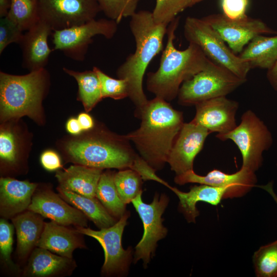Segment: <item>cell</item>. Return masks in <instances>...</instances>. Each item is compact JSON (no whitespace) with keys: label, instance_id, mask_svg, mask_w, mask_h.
<instances>
[{"label":"cell","instance_id":"obj_27","mask_svg":"<svg viewBox=\"0 0 277 277\" xmlns=\"http://www.w3.org/2000/svg\"><path fill=\"white\" fill-rule=\"evenodd\" d=\"M63 71L76 81L78 86V99L82 102L88 112L103 98L101 84L96 72L93 70L77 71L63 68Z\"/></svg>","mask_w":277,"mask_h":277},{"label":"cell","instance_id":"obj_1","mask_svg":"<svg viewBox=\"0 0 277 277\" xmlns=\"http://www.w3.org/2000/svg\"><path fill=\"white\" fill-rule=\"evenodd\" d=\"M140 127L126 134L141 157L155 171L168 159L183 124V114L167 101L156 97L148 101L139 117Z\"/></svg>","mask_w":277,"mask_h":277},{"label":"cell","instance_id":"obj_2","mask_svg":"<svg viewBox=\"0 0 277 277\" xmlns=\"http://www.w3.org/2000/svg\"><path fill=\"white\" fill-rule=\"evenodd\" d=\"M130 17L129 27L135 50L119 66L116 75L127 81L128 97L135 106V116L139 118L148 102L143 88V77L149 64L163 48L168 25L155 22L152 13L148 11L136 12Z\"/></svg>","mask_w":277,"mask_h":277},{"label":"cell","instance_id":"obj_28","mask_svg":"<svg viewBox=\"0 0 277 277\" xmlns=\"http://www.w3.org/2000/svg\"><path fill=\"white\" fill-rule=\"evenodd\" d=\"M115 173L109 170L103 172L96 192V197L107 211L118 220L126 212V204L119 196L114 183Z\"/></svg>","mask_w":277,"mask_h":277},{"label":"cell","instance_id":"obj_29","mask_svg":"<svg viewBox=\"0 0 277 277\" xmlns=\"http://www.w3.org/2000/svg\"><path fill=\"white\" fill-rule=\"evenodd\" d=\"M23 31H27L40 20L38 0H11L6 15Z\"/></svg>","mask_w":277,"mask_h":277},{"label":"cell","instance_id":"obj_22","mask_svg":"<svg viewBox=\"0 0 277 277\" xmlns=\"http://www.w3.org/2000/svg\"><path fill=\"white\" fill-rule=\"evenodd\" d=\"M103 170L76 164L64 170H58L55 174L58 188L88 197H96Z\"/></svg>","mask_w":277,"mask_h":277},{"label":"cell","instance_id":"obj_44","mask_svg":"<svg viewBox=\"0 0 277 277\" xmlns=\"http://www.w3.org/2000/svg\"><path fill=\"white\" fill-rule=\"evenodd\" d=\"M204 0H192V3H191V7L193 6L194 5L198 3H200V2H201L202 1H203Z\"/></svg>","mask_w":277,"mask_h":277},{"label":"cell","instance_id":"obj_35","mask_svg":"<svg viewBox=\"0 0 277 277\" xmlns=\"http://www.w3.org/2000/svg\"><path fill=\"white\" fill-rule=\"evenodd\" d=\"M14 227L5 218L0 220V253L3 263L10 269L16 267L11 260Z\"/></svg>","mask_w":277,"mask_h":277},{"label":"cell","instance_id":"obj_4","mask_svg":"<svg viewBox=\"0 0 277 277\" xmlns=\"http://www.w3.org/2000/svg\"><path fill=\"white\" fill-rule=\"evenodd\" d=\"M69 159L76 164L104 169H131L137 171L144 160L133 150L126 135L103 129L94 130L67 143Z\"/></svg>","mask_w":277,"mask_h":277},{"label":"cell","instance_id":"obj_12","mask_svg":"<svg viewBox=\"0 0 277 277\" xmlns=\"http://www.w3.org/2000/svg\"><path fill=\"white\" fill-rule=\"evenodd\" d=\"M40 20L52 31L82 25L101 11L96 0H38Z\"/></svg>","mask_w":277,"mask_h":277},{"label":"cell","instance_id":"obj_18","mask_svg":"<svg viewBox=\"0 0 277 277\" xmlns=\"http://www.w3.org/2000/svg\"><path fill=\"white\" fill-rule=\"evenodd\" d=\"M51 28L39 20L26 31L19 44L22 51V66L30 72L39 70L48 64L52 52L48 45Z\"/></svg>","mask_w":277,"mask_h":277},{"label":"cell","instance_id":"obj_34","mask_svg":"<svg viewBox=\"0 0 277 277\" xmlns=\"http://www.w3.org/2000/svg\"><path fill=\"white\" fill-rule=\"evenodd\" d=\"M93 70L99 78L103 98L120 100L128 97V83L125 80L112 78L97 67H94Z\"/></svg>","mask_w":277,"mask_h":277},{"label":"cell","instance_id":"obj_14","mask_svg":"<svg viewBox=\"0 0 277 277\" xmlns=\"http://www.w3.org/2000/svg\"><path fill=\"white\" fill-rule=\"evenodd\" d=\"M174 182L182 185L187 183H196L224 187L227 189L225 199L241 197L248 193L254 187L258 186L255 172L241 167L240 170L232 174H228L217 169H213L205 175H200L193 170L176 175Z\"/></svg>","mask_w":277,"mask_h":277},{"label":"cell","instance_id":"obj_6","mask_svg":"<svg viewBox=\"0 0 277 277\" xmlns=\"http://www.w3.org/2000/svg\"><path fill=\"white\" fill-rule=\"evenodd\" d=\"M246 81L209 59L203 70L182 84L177 95L178 103L189 106L226 96Z\"/></svg>","mask_w":277,"mask_h":277},{"label":"cell","instance_id":"obj_31","mask_svg":"<svg viewBox=\"0 0 277 277\" xmlns=\"http://www.w3.org/2000/svg\"><path fill=\"white\" fill-rule=\"evenodd\" d=\"M142 178L138 172L131 169H122L115 173L114 183L122 201L126 204L142 192Z\"/></svg>","mask_w":277,"mask_h":277},{"label":"cell","instance_id":"obj_11","mask_svg":"<svg viewBox=\"0 0 277 277\" xmlns=\"http://www.w3.org/2000/svg\"><path fill=\"white\" fill-rule=\"evenodd\" d=\"M129 215L130 213L126 212L113 225L99 230L88 227H75L80 233L94 238L102 247L105 257L101 269L103 275H121L128 270L131 260V249L123 248L122 238Z\"/></svg>","mask_w":277,"mask_h":277},{"label":"cell","instance_id":"obj_30","mask_svg":"<svg viewBox=\"0 0 277 277\" xmlns=\"http://www.w3.org/2000/svg\"><path fill=\"white\" fill-rule=\"evenodd\" d=\"M252 261L257 277L277 276V240L262 246L254 252Z\"/></svg>","mask_w":277,"mask_h":277},{"label":"cell","instance_id":"obj_36","mask_svg":"<svg viewBox=\"0 0 277 277\" xmlns=\"http://www.w3.org/2000/svg\"><path fill=\"white\" fill-rule=\"evenodd\" d=\"M17 157V146L13 132L7 128H2L0 132V158L3 163L12 165Z\"/></svg>","mask_w":277,"mask_h":277},{"label":"cell","instance_id":"obj_15","mask_svg":"<svg viewBox=\"0 0 277 277\" xmlns=\"http://www.w3.org/2000/svg\"><path fill=\"white\" fill-rule=\"evenodd\" d=\"M211 133L194 122L184 123L172 147L167 163L176 175L193 170L195 157Z\"/></svg>","mask_w":277,"mask_h":277},{"label":"cell","instance_id":"obj_8","mask_svg":"<svg viewBox=\"0 0 277 277\" xmlns=\"http://www.w3.org/2000/svg\"><path fill=\"white\" fill-rule=\"evenodd\" d=\"M222 141L232 140L242 156V167L254 172L262 165L263 152L272 144V134L264 123L251 110L245 112L241 123L231 131L216 135Z\"/></svg>","mask_w":277,"mask_h":277},{"label":"cell","instance_id":"obj_3","mask_svg":"<svg viewBox=\"0 0 277 277\" xmlns=\"http://www.w3.org/2000/svg\"><path fill=\"white\" fill-rule=\"evenodd\" d=\"M179 24V18L176 17L168 25L167 44L159 67L147 74L148 90L167 102L177 96L182 84L203 70L209 60L194 44L189 43L185 50L176 48L174 40Z\"/></svg>","mask_w":277,"mask_h":277},{"label":"cell","instance_id":"obj_42","mask_svg":"<svg viewBox=\"0 0 277 277\" xmlns=\"http://www.w3.org/2000/svg\"><path fill=\"white\" fill-rule=\"evenodd\" d=\"M267 78L271 86L277 91V61L267 70Z\"/></svg>","mask_w":277,"mask_h":277},{"label":"cell","instance_id":"obj_33","mask_svg":"<svg viewBox=\"0 0 277 277\" xmlns=\"http://www.w3.org/2000/svg\"><path fill=\"white\" fill-rule=\"evenodd\" d=\"M140 0H96L101 10L118 24L123 18L132 16Z\"/></svg>","mask_w":277,"mask_h":277},{"label":"cell","instance_id":"obj_43","mask_svg":"<svg viewBox=\"0 0 277 277\" xmlns=\"http://www.w3.org/2000/svg\"><path fill=\"white\" fill-rule=\"evenodd\" d=\"M11 0H0V17L6 16L9 11Z\"/></svg>","mask_w":277,"mask_h":277},{"label":"cell","instance_id":"obj_41","mask_svg":"<svg viewBox=\"0 0 277 277\" xmlns=\"http://www.w3.org/2000/svg\"><path fill=\"white\" fill-rule=\"evenodd\" d=\"M66 129L67 131L74 135L78 134L83 131L77 118H71L67 122Z\"/></svg>","mask_w":277,"mask_h":277},{"label":"cell","instance_id":"obj_16","mask_svg":"<svg viewBox=\"0 0 277 277\" xmlns=\"http://www.w3.org/2000/svg\"><path fill=\"white\" fill-rule=\"evenodd\" d=\"M28 210L65 226L87 227V217L50 189L35 191Z\"/></svg>","mask_w":277,"mask_h":277},{"label":"cell","instance_id":"obj_7","mask_svg":"<svg viewBox=\"0 0 277 277\" xmlns=\"http://www.w3.org/2000/svg\"><path fill=\"white\" fill-rule=\"evenodd\" d=\"M184 35L189 43L197 45L210 60L247 80L251 69L248 63L236 55L203 18L188 16L184 25Z\"/></svg>","mask_w":277,"mask_h":277},{"label":"cell","instance_id":"obj_26","mask_svg":"<svg viewBox=\"0 0 277 277\" xmlns=\"http://www.w3.org/2000/svg\"><path fill=\"white\" fill-rule=\"evenodd\" d=\"M57 189L62 199L80 210L98 228L109 227L117 221L109 214L96 197H88L59 188Z\"/></svg>","mask_w":277,"mask_h":277},{"label":"cell","instance_id":"obj_17","mask_svg":"<svg viewBox=\"0 0 277 277\" xmlns=\"http://www.w3.org/2000/svg\"><path fill=\"white\" fill-rule=\"evenodd\" d=\"M195 106L196 113L192 121L210 133L225 134L236 126L235 116L239 106L236 101L221 96L200 102Z\"/></svg>","mask_w":277,"mask_h":277},{"label":"cell","instance_id":"obj_40","mask_svg":"<svg viewBox=\"0 0 277 277\" xmlns=\"http://www.w3.org/2000/svg\"><path fill=\"white\" fill-rule=\"evenodd\" d=\"M77 120L83 130H91L94 127L93 120L92 117L87 113H80L78 116Z\"/></svg>","mask_w":277,"mask_h":277},{"label":"cell","instance_id":"obj_39","mask_svg":"<svg viewBox=\"0 0 277 277\" xmlns=\"http://www.w3.org/2000/svg\"><path fill=\"white\" fill-rule=\"evenodd\" d=\"M41 163L43 167L48 171H54L62 167L59 155L54 151L47 150L41 156Z\"/></svg>","mask_w":277,"mask_h":277},{"label":"cell","instance_id":"obj_20","mask_svg":"<svg viewBox=\"0 0 277 277\" xmlns=\"http://www.w3.org/2000/svg\"><path fill=\"white\" fill-rule=\"evenodd\" d=\"M76 267L73 258L36 247L31 252L23 275L27 277H56L70 275Z\"/></svg>","mask_w":277,"mask_h":277},{"label":"cell","instance_id":"obj_32","mask_svg":"<svg viewBox=\"0 0 277 277\" xmlns=\"http://www.w3.org/2000/svg\"><path fill=\"white\" fill-rule=\"evenodd\" d=\"M192 0H156L152 13L155 22L168 25L177 15L191 7Z\"/></svg>","mask_w":277,"mask_h":277},{"label":"cell","instance_id":"obj_19","mask_svg":"<svg viewBox=\"0 0 277 277\" xmlns=\"http://www.w3.org/2000/svg\"><path fill=\"white\" fill-rule=\"evenodd\" d=\"M38 185L10 177L0 180V214L12 219L28 210Z\"/></svg>","mask_w":277,"mask_h":277},{"label":"cell","instance_id":"obj_9","mask_svg":"<svg viewBox=\"0 0 277 277\" xmlns=\"http://www.w3.org/2000/svg\"><path fill=\"white\" fill-rule=\"evenodd\" d=\"M117 24L112 19L95 18L80 25L53 31V50H60L72 60L83 61L93 37L101 35L107 39L112 38L117 31Z\"/></svg>","mask_w":277,"mask_h":277},{"label":"cell","instance_id":"obj_21","mask_svg":"<svg viewBox=\"0 0 277 277\" xmlns=\"http://www.w3.org/2000/svg\"><path fill=\"white\" fill-rule=\"evenodd\" d=\"M83 235L76 229L51 221L45 222L37 247L61 256L73 258V253L76 249L86 248Z\"/></svg>","mask_w":277,"mask_h":277},{"label":"cell","instance_id":"obj_10","mask_svg":"<svg viewBox=\"0 0 277 277\" xmlns=\"http://www.w3.org/2000/svg\"><path fill=\"white\" fill-rule=\"evenodd\" d=\"M142 192L131 202L143 224V236L135 247L134 262L142 260L146 267L154 255L157 242L164 238L167 229L163 225L162 216L166 208L169 199L165 194L156 193L152 202L147 204L142 199Z\"/></svg>","mask_w":277,"mask_h":277},{"label":"cell","instance_id":"obj_24","mask_svg":"<svg viewBox=\"0 0 277 277\" xmlns=\"http://www.w3.org/2000/svg\"><path fill=\"white\" fill-rule=\"evenodd\" d=\"M39 214L27 210L11 219L16 234V252L19 259L25 260L37 247L45 222Z\"/></svg>","mask_w":277,"mask_h":277},{"label":"cell","instance_id":"obj_25","mask_svg":"<svg viewBox=\"0 0 277 277\" xmlns=\"http://www.w3.org/2000/svg\"><path fill=\"white\" fill-rule=\"evenodd\" d=\"M239 56L248 63L251 69H269L277 61V34L256 36L247 44Z\"/></svg>","mask_w":277,"mask_h":277},{"label":"cell","instance_id":"obj_23","mask_svg":"<svg viewBox=\"0 0 277 277\" xmlns=\"http://www.w3.org/2000/svg\"><path fill=\"white\" fill-rule=\"evenodd\" d=\"M173 191L179 199V209L189 223H195L200 212L196 204L205 202L213 206H217L224 199L227 189L205 184L193 185L188 192H183L175 187H167Z\"/></svg>","mask_w":277,"mask_h":277},{"label":"cell","instance_id":"obj_37","mask_svg":"<svg viewBox=\"0 0 277 277\" xmlns=\"http://www.w3.org/2000/svg\"><path fill=\"white\" fill-rule=\"evenodd\" d=\"M23 31L7 16L0 19V54L12 43L19 44Z\"/></svg>","mask_w":277,"mask_h":277},{"label":"cell","instance_id":"obj_38","mask_svg":"<svg viewBox=\"0 0 277 277\" xmlns=\"http://www.w3.org/2000/svg\"><path fill=\"white\" fill-rule=\"evenodd\" d=\"M248 3V0H221L223 14L231 19L244 17Z\"/></svg>","mask_w":277,"mask_h":277},{"label":"cell","instance_id":"obj_13","mask_svg":"<svg viewBox=\"0 0 277 277\" xmlns=\"http://www.w3.org/2000/svg\"><path fill=\"white\" fill-rule=\"evenodd\" d=\"M222 38L235 53H240L247 44L259 35L277 34L261 19L247 15L231 19L223 14H213L203 17Z\"/></svg>","mask_w":277,"mask_h":277},{"label":"cell","instance_id":"obj_5","mask_svg":"<svg viewBox=\"0 0 277 277\" xmlns=\"http://www.w3.org/2000/svg\"><path fill=\"white\" fill-rule=\"evenodd\" d=\"M49 77L45 68L22 75L1 71V120L6 121L28 116L41 122L42 102L49 88Z\"/></svg>","mask_w":277,"mask_h":277}]
</instances>
